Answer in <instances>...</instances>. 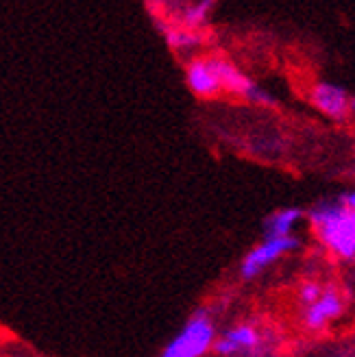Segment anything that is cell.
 Listing matches in <instances>:
<instances>
[{"label":"cell","mask_w":355,"mask_h":357,"mask_svg":"<svg viewBox=\"0 0 355 357\" xmlns=\"http://www.w3.org/2000/svg\"><path fill=\"white\" fill-rule=\"evenodd\" d=\"M305 216L314 238L340 261L355 259V192L345 190L312 205Z\"/></svg>","instance_id":"1"},{"label":"cell","mask_w":355,"mask_h":357,"mask_svg":"<svg viewBox=\"0 0 355 357\" xmlns=\"http://www.w3.org/2000/svg\"><path fill=\"white\" fill-rule=\"evenodd\" d=\"M218 329L207 307L194 310L181 331L164 347L159 357H205L214 349Z\"/></svg>","instance_id":"2"},{"label":"cell","mask_w":355,"mask_h":357,"mask_svg":"<svg viewBox=\"0 0 355 357\" xmlns=\"http://www.w3.org/2000/svg\"><path fill=\"white\" fill-rule=\"evenodd\" d=\"M207 59H209V66L218 79L220 92H227V94L238 96L242 100H248V102L259 105V107H275L277 105L275 96L266 92L264 87H259L251 77H246L234 61H229L220 55H211Z\"/></svg>","instance_id":"3"},{"label":"cell","mask_w":355,"mask_h":357,"mask_svg":"<svg viewBox=\"0 0 355 357\" xmlns=\"http://www.w3.org/2000/svg\"><path fill=\"white\" fill-rule=\"evenodd\" d=\"M301 246V240L294 236L288 238H271V240H264L257 242L251 251H248L242 261H240V277L244 281H251L255 277H259L266 268L273 266L277 259L290 255L292 251Z\"/></svg>","instance_id":"4"},{"label":"cell","mask_w":355,"mask_h":357,"mask_svg":"<svg viewBox=\"0 0 355 357\" xmlns=\"http://www.w3.org/2000/svg\"><path fill=\"white\" fill-rule=\"evenodd\" d=\"M308 96L314 109L331 122H349L353 118V94L340 83L316 81Z\"/></svg>","instance_id":"5"},{"label":"cell","mask_w":355,"mask_h":357,"mask_svg":"<svg viewBox=\"0 0 355 357\" xmlns=\"http://www.w3.org/2000/svg\"><path fill=\"white\" fill-rule=\"evenodd\" d=\"M345 310H347L345 294L335 283H327L323 285L321 296L301 312V325L308 331H323L333 320H338L345 314Z\"/></svg>","instance_id":"6"},{"label":"cell","mask_w":355,"mask_h":357,"mask_svg":"<svg viewBox=\"0 0 355 357\" xmlns=\"http://www.w3.org/2000/svg\"><path fill=\"white\" fill-rule=\"evenodd\" d=\"M146 11L149 15L153 17L155 22V29L162 33V38L166 42V46L172 50V52H179V55H186V52H194L197 48L203 46L205 42V35L199 33V31H190V29H183V26H176L172 22H168L166 17L162 15L153 3L146 5Z\"/></svg>","instance_id":"7"},{"label":"cell","mask_w":355,"mask_h":357,"mask_svg":"<svg viewBox=\"0 0 355 357\" xmlns=\"http://www.w3.org/2000/svg\"><path fill=\"white\" fill-rule=\"evenodd\" d=\"M262 342V335L259 331L248 325V323H242V325H236L232 329L222 331L216 342H214V351L218 357H234V355H240V353H248V351H255Z\"/></svg>","instance_id":"8"},{"label":"cell","mask_w":355,"mask_h":357,"mask_svg":"<svg viewBox=\"0 0 355 357\" xmlns=\"http://www.w3.org/2000/svg\"><path fill=\"white\" fill-rule=\"evenodd\" d=\"M186 83L190 87V92L197 98L209 100V98L220 96L218 79L214 75V70H211L207 57L197 55L186 63Z\"/></svg>","instance_id":"9"},{"label":"cell","mask_w":355,"mask_h":357,"mask_svg":"<svg viewBox=\"0 0 355 357\" xmlns=\"http://www.w3.org/2000/svg\"><path fill=\"white\" fill-rule=\"evenodd\" d=\"M211 9H214V3H209V0H201V3H179L176 7H159V11H162V15L168 22L190 29V31H199V33H203V29L207 26Z\"/></svg>","instance_id":"10"},{"label":"cell","mask_w":355,"mask_h":357,"mask_svg":"<svg viewBox=\"0 0 355 357\" xmlns=\"http://www.w3.org/2000/svg\"><path fill=\"white\" fill-rule=\"evenodd\" d=\"M303 218H305V211L301 209V207H281V209H275L262 222V238L264 240L288 238V236H292L294 227Z\"/></svg>","instance_id":"11"},{"label":"cell","mask_w":355,"mask_h":357,"mask_svg":"<svg viewBox=\"0 0 355 357\" xmlns=\"http://www.w3.org/2000/svg\"><path fill=\"white\" fill-rule=\"evenodd\" d=\"M321 292H323V283L321 281H318V279H305V281H301V285H299L296 298H299L301 305L308 307L318 296H321Z\"/></svg>","instance_id":"12"},{"label":"cell","mask_w":355,"mask_h":357,"mask_svg":"<svg viewBox=\"0 0 355 357\" xmlns=\"http://www.w3.org/2000/svg\"><path fill=\"white\" fill-rule=\"evenodd\" d=\"M17 357H22V355H17Z\"/></svg>","instance_id":"13"}]
</instances>
